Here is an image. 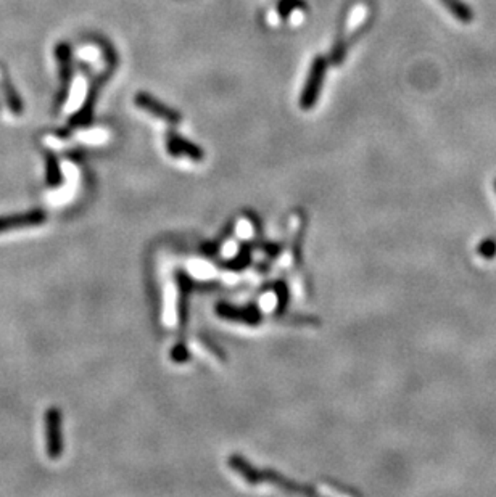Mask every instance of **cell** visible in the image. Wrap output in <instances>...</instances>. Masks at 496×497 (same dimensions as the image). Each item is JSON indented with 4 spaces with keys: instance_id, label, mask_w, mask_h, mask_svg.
I'll return each instance as SVG.
<instances>
[{
    "instance_id": "obj_8",
    "label": "cell",
    "mask_w": 496,
    "mask_h": 497,
    "mask_svg": "<svg viewBox=\"0 0 496 497\" xmlns=\"http://www.w3.org/2000/svg\"><path fill=\"white\" fill-rule=\"evenodd\" d=\"M300 9H305L303 0H280L279 4V14L282 18L290 16L293 10H300Z\"/></svg>"
},
{
    "instance_id": "obj_3",
    "label": "cell",
    "mask_w": 496,
    "mask_h": 497,
    "mask_svg": "<svg viewBox=\"0 0 496 497\" xmlns=\"http://www.w3.org/2000/svg\"><path fill=\"white\" fill-rule=\"evenodd\" d=\"M136 105L139 106L141 110L150 113V115H153L156 118L163 119V121H168V123H178V121H181V115H179L178 111L173 110V108H169V106H166L165 103L160 102V100H156L155 97L150 96V93H146V92L137 93V96H136Z\"/></svg>"
},
{
    "instance_id": "obj_7",
    "label": "cell",
    "mask_w": 496,
    "mask_h": 497,
    "mask_svg": "<svg viewBox=\"0 0 496 497\" xmlns=\"http://www.w3.org/2000/svg\"><path fill=\"white\" fill-rule=\"evenodd\" d=\"M47 182H49V185H52V187L59 185L61 182L60 165L54 155L47 156Z\"/></svg>"
},
{
    "instance_id": "obj_1",
    "label": "cell",
    "mask_w": 496,
    "mask_h": 497,
    "mask_svg": "<svg viewBox=\"0 0 496 497\" xmlns=\"http://www.w3.org/2000/svg\"><path fill=\"white\" fill-rule=\"evenodd\" d=\"M325 71H328V58L325 56H316V60L313 61L310 68V74L306 78L303 92L300 96V106L303 110H310L316 105L319 93H321L323 89Z\"/></svg>"
},
{
    "instance_id": "obj_6",
    "label": "cell",
    "mask_w": 496,
    "mask_h": 497,
    "mask_svg": "<svg viewBox=\"0 0 496 497\" xmlns=\"http://www.w3.org/2000/svg\"><path fill=\"white\" fill-rule=\"evenodd\" d=\"M442 5L447 9L451 15H453L457 21L462 24H469L474 20V11L467 4H464L462 0H440Z\"/></svg>"
},
{
    "instance_id": "obj_5",
    "label": "cell",
    "mask_w": 496,
    "mask_h": 497,
    "mask_svg": "<svg viewBox=\"0 0 496 497\" xmlns=\"http://www.w3.org/2000/svg\"><path fill=\"white\" fill-rule=\"evenodd\" d=\"M168 148H169V153L186 155V156H191V158L193 160H200L203 156L202 150H200L198 147H196L193 143L187 142L186 138H181L176 134L168 135Z\"/></svg>"
},
{
    "instance_id": "obj_4",
    "label": "cell",
    "mask_w": 496,
    "mask_h": 497,
    "mask_svg": "<svg viewBox=\"0 0 496 497\" xmlns=\"http://www.w3.org/2000/svg\"><path fill=\"white\" fill-rule=\"evenodd\" d=\"M47 221L46 211L42 210H33L28 212H23V215H15V216H4L0 217V234L2 232H10L15 229H23V227H33V225H39Z\"/></svg>"
},
{
    "instance_id": "obj_2",
    "label": "cell",
    "mask_w": 496,
    "mask_h": 497,
    "mask_svg": "<svg viewBox=\"0 0 496 497\" xmlns=\"http://www.w3.org/2000/svg\"><path fill=\"white\" fill-rule=\"evenodd\" d=\"M47 430V454L50 458H59L64 452V438H61V414L59 409H49L46 414Z\"/></svg>"
},
{
    "instance_id": "obj_9",
    "label": "cell",
    "mask_w": 496,
    "mask_h": 497,
    "mask_svg": "<svg viewBox=\"0 0 496 497\" xmlns=\"http://www.w3.org/2000/svg\"><path fill=\"white\" fill-rule=\"evenodd\" d=\"M84 93H86V87L83 83H74L73 84V93L70 96V102H66V108L68 106H76L79 103V100L83 102V98H84Z\"/></svg>"
}]
</instances>
